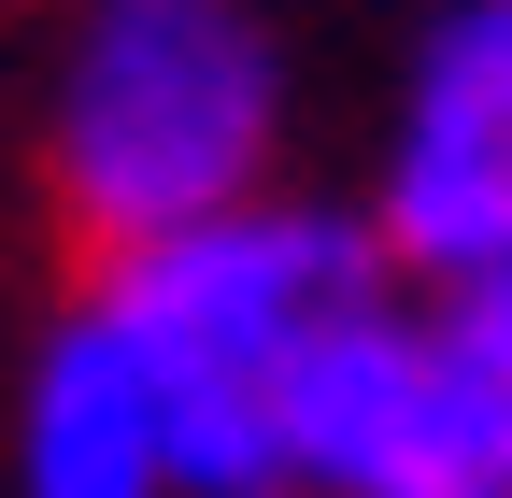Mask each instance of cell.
I'll use <instances>...</instances> for the list:
<instances>
[{
	"instance_id": "cell-1",
	"label": "cell",
	"mask_w": 512,
	"mask_h": 498,
	"mask_svg": "<svg viewBox=\"0 0 512 498\" xmlns=\"http://www.w3.org/2000/svg\"><path fill=\"white\" fill-rule=\"evenodd\" d=\"M86 314L143 356L157 427H171V498H285V413L328 328L384 314V242L328 200H256L228 228H185L114 257Z\"/></svg>"
},
{
	"instance_id": "cell-4",
	"label": "cell",
	"mask_w": 512,
	"mask_h": 498,
	"mask_svg": "<svg viewBox=\"0 0 512 498\" xmlns=\"http://www.w3.org/2000/svg\"><path fill=\"white\" fill-rule=\"evenodd\" d=\"M285 470H299V498H512L498 442L470 427L441 342L399 314V299L356 314V328H328V356L299 370Z\"/></svg>"
},
{
	"instance_id": "cell-6",
	"label": "cell",
	"mask_w": 512,
	"mask_h": 498,
	"mask_svg": "<svg viewBox=\"0 0 512 498\" xmlns=\"http://www.w3.org/2000/svg\"><path fill=\"white\" fill-rule=\"evenodd\" d=\"M427 342H441V370H456L470 427L498 442V470H512V285H470V299H441V314H427Z\"/></svg>"
},
{
	"instance_id": "cell-3",
	"label": "cell",
	"mask_w": 512,
	"mask_h": 498,
	"mask_svg": "<svg viewBox=\"0 0 512 498\" xmlns=\"http://www.w3.org/2000/svg\"><path fill=\"white\" fill-rule=\"evenodd\" d=\"M384 271H413L441 299L512 285V15L456 0L427 29L399 129H384V200H370Z\"/></svg>"
},
{
	"instance_id": "cell-2",
	"label": "cell",
	"mask_w": 512,
	"mask_h": 498,
	"mask_svg": "<svg viewBox=\"0 0 512 498\" xmlns=\"http://www.w3.org/2000/svg\"><path fill=\"white\" fill-rule=\"evenodd\" d=\"M285 143V57L256 0H86L57 72V200L86 242H143L256 214Z\"/></svg>"
},
{
	"instance_id": "cell-5",
	"label": "cell",
	"mask_w": 512,
	"mask_h": 498,
	"mask_svg": "<svg viewBox=\"0 0 512 498\" xmlns=\"http://www.w3.org/2000/svg\"><path fill=\"white\" fill-rule=\"evenodd\" d=\"M15 484L29 498H171V427L157 385L100 314H72L29 370V427H15Z\"/></svg>"
},
{
	"instance_id": "cell-7",
	"label": "cell",
	"mask_w": 512,
	"mask_h": 498,
	"mask_svg": "<svg viewBox=\"0 0 512 498\" xmlns=\"http://www.w3.org/2000/svg\"><path fill=\"white\" fill-rule=\"evenodd\" d=\"M498 15H512V0H498Z\"/></svg>"
}]
</instances>
